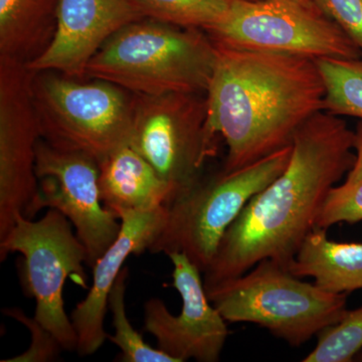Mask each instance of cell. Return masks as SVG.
Returning a JSON list of instances; mask_svg holds the SVG:
<instances>
[{"label": "cell", "mask_w": 362, "mask_h": 362, "mask_svg": "<svg viewBox=\"0 0 362 362\" xmlns=\"http://www.w3.org/2000/svg\"><path fill=\"white\" fill-rule=\"evenodd\" d=\"M287 168L254 195L223 235L204 273L206 289L271 259L288 269L333 187L356 161L354 131L321 111L298 130Z\"/></svg>", "instance_id": "1"}, {"label": "cell", "mask_w": 362, "mask_h": 362, "mask_svg": "<svg viewBox=\"0 0 362 362\" xmlns=\"http://www.w3.org/2000/svg\"><path fill=\"white\" fill-rule=\"evenodd\" d=\"M35 173L39 194L33 216L45 207L54 209L71 221L93 268L121 230V221L105 207L99 189V164L80 152L54 148L40 139Z\"/></svg>", "instance_id": "11"}, {"label": "cell", "mask_w": 362, "mask_h": 362, "mask_svg": "<svg viewBox=\"0 0 362 362\" xmlns=\"http://www.w3.org/2000/svg\"><path fill=\"white\" fill-rule=\"evenodd\" d=\"M33 77L25 64L0 57V240L21 216L33 220L39 194L35 160L42 137Z\"/></svg>", "instance_id": "10"}, {"label": "cell", "mask_w": 362, "mask_h": 362, "mask_svg": "<svg viewBox=\"0 0 362 362\" xmlns=\"http://www.w3.org/2000/svg\"><path fill=\"white\" fill-rule=\"evenodd\" d=\"M206 294L226 322L257 324L294 347L347 311V294L324 291L271 259L206 289Z\"/></svg>", "instance_id": "4"}, {"label": "cell", "mask_w": 362, "mask_h": 362, "mask_svg": "<svg viewBox=\"0 0 362 362\" xmlns=\"http://www.w3.org/2000/svg\"><path fill=\"white\" fill-rule=\"evenodd\" d=\"M129 270L124 267L112 288L108 298V309L113 316L114 335L108 339L121 350V361L125 362H177L159 349H153L145 342L131 325L126 313V288Z\"/></svg>", "instance_id": "20"}, {"label": "cell", "mask_w": 362, "mask_h": 362, "mask_svg": "<svg viewBox=\"0 0 362 362\" xmlns=\"http://www.w3.org/2000/svg\"><path fill=\"white\" fill-rule=\"evenodd\" d=\"M4 313L23 324L30 330L32 343L21 356L6 361L4 359L2 362H47L58 358L59 352L64 350L63 347L49 330L35 320V317L30 318L18 308L4 309Z\"/></svg>", "instance_id": "23"}, {"label": "cell", "mask_w": 362, "mask_h": 362, "mask_svg": "<svg viewBox=\"0 0 362 362\" xmlns=\"http://www.w3.org/2000/svg\"><path fill=\"white\" fill-rule=\"evenodd\" d=\"M362 52V0H312Z\"/></svg>", "instance_id": "24"}, {"label": "cell", "mask_w": 362, "mask_h": 362, "mask_svg": "<svg viewBox=\"0 0 362 362\" xmlns=\"http://www.w3.org/2000/svg\"><path fill=\"white\" fill-rule=\"evenodd\" d=\"M73 228L63 214L49 209L39 221L21 216L0 240V261L11 252L23 255L25 287L35 300V319L66 351L77 350L78 337L66 313L64 286L69 277L87 286V252Z\"/></svg>", "instance_id": "7"}, {"label": "cell", "mask_w": 362, "mask_h": 362, "mask_svg": "<svg viewBox=\"0 0 362 362\" xmlns=\"http://www.w3.org/2000/svg\"><path fill=\"white\" fill-rule=\"evenodd\" d=\"M216 45L209 89V125L226 144V173L292 145L324 111L325 86L315 61Z\"/></svg>", "instance_id": "2"}, {"label": "cell", "mask_w": 362, "mask_h": 362, "mask_svg": "<svg viewBox=\"0 0 362 362\" xmlns=\"http://www.w3.org/2000/svg\"><path fill=\"white\" fill-rule=\"evenodd\" d=\"M216 56V45L204 30L141 18L102 45L85 80L106 81L145 96L206 93Z\"/></svg>", "instance_id": "3"}, {"label": "cell", "mask_w": 362, "mask_h": 362, "mask_svg": "<svg viewBox=\"0 0 362 362\" xmlns=\"http://www.w3.org/2000/svg\"><path fill=\"white\" fill-rule=\"evenodd\" d=\"M292 145L237 170L202 175L166 204L160 233L151 254H185L202 274L211 265L228 226L247 202L284 171Z\"/></svg>", "instance_id": "5"}, {"label": "cell", "mask_w": 362, "mask_h": 362, "mask_svg": "<svg viewBox=\"0 0 362 362\" xmlns=\"http://www.w3.org/2000/svg\"><path fill=\"white\" fill-rule=\"evenodd\" d=\"M288 270L296 277L313 278L314 284L333 294L362 289V243L333 242L327 230L315 228Z\"/></svg>", "instance_id": "16"}, {"label": "cell", "mask_w": 362, "mask_h": 362, "mask_svg": "<svg viewBox=\"0 0 362 362\" xmlns=\"http://www.w3.org/2000/svg\"><path fill=\"white\" fill-rule=\"evenodd\" d=\"M315 62L325 86L324 111L362 120V58Z\"/></svg>", "instance_id": "19"}, {"label": "cell", "mask_w": 362, "mask_h": 362, "mask_svg": "<svg viewBox=\"0 0 362 362\" xmlns=\"http://www.w3.org/2000/svg\"><path fill=\"white\" fill-rule=\"evenodd\" d=\"M143 16L129 0H61L54 39L28 68L85 80L90 59L112 35Z\"/></svg>", "instance_id": "13"}, {"label": "cell", "mask_w": 362, "mask_h": 362, "mask_svg": "<svg viewBox=\"0 0 362 362\" xmlns=\"http://www.w3.org/2000/svg\"><path fill=\"white\" fill-rule=\"evenodd\" d=\"M33 96L40 137L54 148L84 153L100 164L129 145L133 94L119 86L33 71Z\"/></svg>", "instance_id": "6"}, {"label": "cell", "mask_w": 362, "mask_h": 362, "mask_svg": "<svg viewBox=\"0 0 362 362\" xmlns=\"http://www.w3.org/2000/svg\"><path fill=\"white\" fill-rule=\"evenodd\" d=\"M294 1L299 2V4H304V6H316L312 0H294Z\"/></svg>", "instance_id": "26"}, {"label": "cell", "mask_w": 362, "mask_h": 362, "mask_svg": "<svg viewBox=\"0 0 362 362\" xmlns=\"http://www.w3.org/2000/svg\"><path fill=\"white\" fill-rule=\"evenodd\" d=\"M168 258L181 311L173 315L161 299L151 298L144 305L145 330L156 338L159 349L177 362L218 361L230 334L226 321L209 301L199 269L181 252Z\"/></svg>", "instance_id": "12"}, {"label": "cell", "mask_w": 362, "mask_h": 362, "mask_svg": "<svg viewBox=\"0 0 362 362\" xmlns=\"http://www.w3.org/2000/svg\"><path fill=\"white\" fill-rule=\"evenodd\" d=\"M214 44L317 61L362 58L358 47L317 6L294 0H233L230 13L206 30Z\"/></svg>", "instance_id": "8"}, {"label": "cell", "mask_w": 362, "mask_h": 362, "mask_svg": "<svg viewBox=\"0 0 362 362\" xmlns=\"http://www.w3.org/2000/svg\"><path fill=\"white\" fill-rule=\"evenodd\" d=\"M233 0H129L144 18L204 32L225 21Z\"/></svg>", "instance_id": "18"}, {"label": "cell", "mask_w": 362, "mask_h": 362, "mask_svg": "<svg viewBox=\"0 0 362 362\" xmlns=\"http://www.w3.org/2000/svg\"><path fill=\"white\" fill-rule=\"evenodd\" d=\"M354 151L356 161L345 176L344 185H354L362 182V120L359 121L354 131Z\"/></svg>", "instance_id": "25"}, {"label": "cell", "mask_w": 362, "mask_h": 362, "mask_svg": "<svg viewBox=\"0 0 362 362\" xmlns=\"http://www.w3.org/2000/svg\"><path fill=\"white\" fill-rule=\"evenodd\" d=\"M362 221V182L354 185L344 183L330 190L316 218L315 228L328 230L339 223Z\"/></svg>", "instance_id": "22"}, {"label": "cell", "mask_w": 362, "mask_h": 362, "mask_svg": "<svg viewBox=\"0 0 362 362\" xmlns=\"http://www.w3.org/2000/svg\"><path fill=\"white\" fill-rule=\"evenodd\" d=\"M99 189L106 209L118 218L123 211H143L166 206L175 188L130 145L99 164Z\"/></svg>", "instance_id": "15"}, {"label": "cell", "mask_w": 362, "mask_h": 362, "mask_svg": "<svg viewBox=\"0 0 362 362\" xmlns=\"http://www.w3.org/2000/svg\"><path fill=\"white\" fill-rule=\"evenodd\" d=\"M61 0H0V57L28 65L54 39Z\"/></svg>", "instance_id": "17"}, {"label": "cell", "mask_w": 362, "mask_h": 362, "mask_svg": "<svg viewBox=\"0 0 362 362\" xmlns=\"http://www.w3.org/2000/svg\"><path fill=\"white\" fill-rule=\"evenodd\" d=\"M165 218L166 206L150 211H123L118 214L121 221L120 233L93 267V284L89 292L71 314L78 337L76 351L81 356H92L108 339L104 321L112 288L131 255L149 251L160 233Z\"/></svg>", "instance_id": "14"}, {"label": "cell", "mask_w": 362, "mask_h": 362, "mask_svg": "<svg viewBox=\"0 0 362 362\" xmlns=\"http://www.w3.org/2000/svg\"><path fill=\"white\" fill-rule=\"evenodd\" d=\"M354 361L362 362V349L358 352V354H357L356 358H354Z\"/></svg>", "instance_id": "27"}, {"label": "cell", "mask_w": 362, "mask_h": 362, "mask_svg": "<svg viewBox=\"0 0 362 362\" xmlns=\"http://www.w3.org/2000/svg\"><path fill=\"white\" fill-rule=\"evenodd\" d=\"M316 346L303 362H350L362 349V307L347 310L316 335Z\"/></svg>", "instance_id": "21"}, {"label": "cell", "mask_w": 362, "mask_h": 362, "mask_svg": "<svg viewBox=\"0 0 362 362\" xmlns=\"http://www.w3.org/2000/svg\"><path fill=\"white\" fill-rule=\"evenodd\" d=\"M218 138L209 125L206 93L133 94L129 145L173 185L175 194L201 177Z\"/></svg>", "instance_id": "9"}]
</instances>
